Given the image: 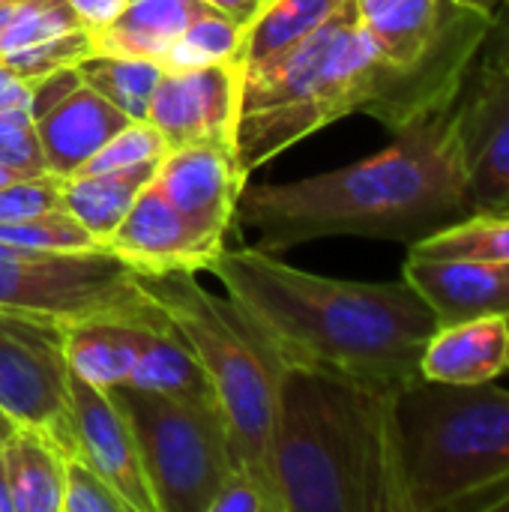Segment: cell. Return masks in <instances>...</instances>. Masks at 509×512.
<instances>
[{
    "instance_id": "obj_25",
    "label": "cell",
    "mask_w": 509,
    "mask_h": 512,
    "mask_svg": "<svg viewBox=\"0 0 509 512\" xmlns=\"http://www.w3.org/2000/svg\"><path fill=\"white\" fill-rule=\"evenodd\" d=\"M81 81L99 90L111 105H117L129 120H147L150 99L156 93V84L162 81L165 69L159 60L144 57H105L93 54L84 63H78Z\"/></svg>"
},
{
    "instance_id": "obj_34",
    "label": "cell",
    "mask_w": 509,
    "mask_h": 512,
    "mask_svg": "<svg viewBox=\"0 0 509 512\" xmlns=\"http://www.w3.org/2000/svg\"><path fill=\"white\" fill-rule=\"evenodd\" d=\"M63 207V180L54 174L42 177H15L0 186V225L33 219Z\"/></svg>"
},
{
    "instance_id": "obj_3",
    "label": "cell",
    "mask_w": 509,
    "mask_h": 512,
    "mask_svg": "<svg viewBox=\"0 0 509 512\" xmlns=\"http://www.w3.org/2000/svg\"><path fill=\"white\" fill-rule=\"evenodd\" d=\"M396 390L285 363L273 426L282 512H408L393 423Z\"/></svg>"
},
{
    "instance_id": "obj_6",
    "label": "cell",
    "mask_w": 509,
    "mask_h": 512,
    "mask_svg": "<svg viewBox=\"0 0 509 512\" xmlns=\"http://www.w3.org/2000/svg\"><path fill=\"white\" fill-rule=\"evenodd\" d=\"M408 512H453L509 474V390L414 378L393 396Z\"/></svg>"
},
{
    "instance_id": "obj_38",
    "label": "cell",
    "mask_w": 509,
    "mask_h": 512,
    "mask_svg": "<svg viewBox=\"0 0 509 512\" xmlns=\"http://www.w3.org/2000/svg\"><path fill=\"white\" fill-rule=\"evenodd\" d=\"M483 60H492V63H504L509 66V0L501 3L498 15H495V24L489 30V39L480 51Z\"/></svg>"
},
{
    "instance_id": "obj_35",
    "label": "cell",
    "mask_w": 509,
    "mask_h": 512,
    "mask_svg": "<svg viewBox=\"0 0 509 512\" xmlns=\"http://www.w3.org/2000/svg\"><path fill=\"white\" fill-rule=\"evenodd\" d=\"M210 512H279L273 498L243 471V468H234L228 474V480L219 486Z\"/></svg>"
},
{
    "instance_id": "obj_26",
    "label": "cell",
    "mask_w": 509,
    "mask_h": 512,
    "mask_svg": "<svg viewBox=\"0 0 509 512\" xmlns=\"http://www.w3.org/2000/svg\"><path fill=\"white\" fill-rule=\"evenodd\" d=\"M411 255L423 258H477L509 261V210L471 213L468 219L435 231L432 237L408 246Z\"/></svg>"
},
{
    "instance_id": "obj_44",
    "label": "cell",
    "mask_w": 509,
    "mask_h": 512,
    "mask_svg": "<svg viewBox=\"0 0 509 512\" xmlns=\"http://www.w3.org/2000/svg\"><path fill=\"white\" fill-rule=\"evenodd\" d=\"M12 429H15V423H12V420H9V417L0 411V447H3V441L12 435Z\"/></svg>"
},
{
    "instance_id": "obj_37",
    "label": "cell",
    "mask_w": 509,
    "mask_h": 512,
    "mask_svg": "<svg viewBox=\"0 0 509 512\" xmlns=\"http://www.w3.org/2000/svg\"><path fill=\"white\" fill-rule=\"evenodd\" d=\"M453 512H509V474L459 501Z\"/></svg>"
},
{
    "instance_id": "obj_20",
    "label": "cell",
    "mask_w": 509,
    "mask_h": 512,
    "mask_svg": "<svg viewBox=\"0 0 509 512\" xmlns=\"http://www.w3.org/2000/svg\"><path fill=\"white\" fill-rule=\"evenodd\" d=\"M147 333L150 330L114 321H84L63 327L66 366L72 375L93 387L126 384Z\"/></svg>"
},
{
    "instance_id": "obj_8",
    "label": "cell",
    "mask_w": 509,
    "mask_h": 512,
    "mask_svg": "<svg viewBox=\"0 0 509 512\" xmlns=\"http://www.w3.org/2000/svg\"><path fill=\"white\" fill-rule=\"evenodd\" d=\"M0 309L54 321H114L141 330L171 327L141 276L108 249L36 252L0 240Z\"/></svg>"
},
{
    "instance_id": "obj_28",
    "label": "cell",
    "mask_w": 509,
    "mask_h": 512,
    "mask_svg": "<svg viewBox=\"0 0 509 512\" xmlns=\"http://www.w3.org/2000/svg\"><path fill=\"white\" fill-rule=\"evenodd\" d=\"M0 240L21 246V249H36V252H93V249H102L99 240L63 207L42 213V216H33V219L0 225Z\"/></svg>"
},
{
    "instance_id": "obj_43",
    "label": "cell",
    "mask_w": 509,
    "mask_h": 512,
    "mask_svg": "<svg viewBox=\"0 0 509 512\" xmlns=\"http://www.w3.org/2000/svg\"><path fill=\"white\" fill-rule=\"evenodd\" d=\"M12 12H15V0H9V3L0 6V36H3V30H6V24H9V18H12Z\"/></svg>"
},
{
    "instance_id": "obj_1",
    "label": "cell",
    "mask_w": 509,
    "mask_h": 512,
    "mask_svg": "<svg viewBox=\"0 0 509 512\" xmlns=\"http://www.w3.org/2000/svg\"><path fill=\"white\" fill-rule=\"evenodd\" d=\"M471 213L447 108L408 123L390 147L345 168L294 183H246L231 231H252V246L267 252L339 234L414 246Z\"/></svg>"
},
{
    "instance_id": "obj_10",
    "label": "cell",
    "mask_w": 509,
    "mask_h": 512,
    "mask_svg": "<svg viewBox=\"0 0 509 512\" xmlns=\"http://www.w3.org/2000/svg\"><path fill=\"white\" fill-rule=\"evenodd\" d=\"M0 411L75 456L60 324L0 309Z\"/></svg>"
},
{
    "instance_id": "obj_39",
    "label": "cell",
    "mask_w": 509,
    "mask_h": 512,
    "mask_svg": "<svg viewBox=\"0 0 509 512\" xmlns=\"http://www.w3.org/2000/svg\"><path fill=\"white\" fill-rule=\"evenodd\" d=\"M0 105H27L30 108V81L21 78L0 60Z\"/></svg>"
},
{
    "instance_id": "obj_17",
    "label": "cell",
    "mask_w": 509,
    "mask_h": 512,
    "mask_svg": "<svg viewBox=\"0 0 509 512\" xmlns=\"http://www.w3.org/2000/svg\"><path fill=\"white\" fill-rule=\"evenodd\" d=\"M126 123L129 117L117 105L81 81L72 93L36 117V135L48 174L60 180L78 174L93 159V153H99V147Z\"/></svg>"
},
{
    "instance_id": "obj_15",
    "label": "cell",
    "mask_w": 509,
    "mask_h": 512,
    "mask_svg": "<svg viewBox=\"0 0 509 512\" xmlns=\"http://www.w3.org/2000/svg\"><path fill=\"white\" fill-rule=\"evenodd\" d=\"M249 171L228 141L174 147L156 168V186L201 231L228 237Z\"/></svg>"
},
{
    "instance_id": "obj_12",
    "label": "cell",
    "mask_w": 509,
    "mask_h": 512,
    "mask_svg": "<svg viewBox=\"0 0 509 512\" xmlns=\"http://www.w3.org/2000/svg\"><path fill=\"white\" fill-rule=\"evenodd\" d=\"M102 249L117 255L138 276L198 273L216 261V255L225 249V237L207 234L192 225L168 201L156 180H150L132 201L123 222L102 243Z\"/></svg>"
},
{
    "instance_id": "obj_41",
    "label": "cell",
    "mask_w": 509,
    "mask_h": 512,
    "mask_svg": "<svg viewBox=\"0 0 509 512\" xmlns=\"http://www.w3.org/2000/svg\"><path fill=\"white\" fill-rule=\"evenodd\" d=\"M0 512H15L12 480H9V468H6V462H3V453H0Z\"/></svg>"
},
{
    "instance_id": "obj_40",
    "label": "cell",
    "mask_w": 509,
    "mask_h": 512,
    "mask_svg": "<svg viewBox=\"0 0 509 512\" xmlns=\"http://www.w3.org/2000/svg\"><path fill=\"white\" fill-rule=\"evenodd\" d=\"M207 6H213V9H219L222 15H228V18H234L240 27L252 18V12L258 9V3L261 0H204Z\"/></svg>"
},
{
    "instance_id": "obj_4",
    "label": "cell",
    "mask_w": 509,
    "mask_h": 512,
    "mask_svg": "<svg viewBox=\"0 0 509 512\" xmlns=\"http://www.w3.org/2000/svg\"><path fill=\"white\" fill-rule=\"evenodd\" d=\"M369 114L396 129V84L363 33L351 0L297 45L240 66L234 147L252 174L318 129Z\"/></svg>"
},
{
    "instance_id": "obj_9",
    "label": "cell",
    "mask_w": 509,
    "mask_h": 512,
    "mask_svg": "<svg viewBox=\"0 0 509 512\" xmlns=\"http://www.w3.org/2000/svg\"><path fill=\"white\" fill-rule=\"evenodd\" d=\"M108 390L132 423L156 512H210L219 486L237 468L219 405L180 402L135 384Z\"/></svg>"
},
{
    "instance_id": "obj_29",
    "label": "cell",
    "mask_w": 509,
    "mask_h": 512,
    "mask_svg": "<svg viewBox=\"0 0 509 512\" xmlns=\"http://www.w3.org/2000/svg\"><path fill=\"white\" fill-rule=\"evenodd\" d=\"M78 27L81 24L66 0H15V12L0 36V57Z\"/></svg>"
},
{
    "instance_id": "obj_5",
    "label": "cell",
    "mask_w": 509,
    "mask_h": 512,
    "mask_svg": "<svg viewBox=\"0 0 509 512\" xmlns=\"http://www.w3.org/2000/svg\"><path fill=\"white\" fill-rule=\"evenodd\" d=\"M141 285L201 360L228 423L237 468L282 512L273 477V426L285 360L231 297H216L195 273L141 276Z\"/></svg>"
},
{
    "instance_id": "obj_19",
    "label": "cell",
    "mask_w": 509,
    "mask_h": 512,
    "mask_svg": "<svg viewBox=\"0 0 509 512\" xmlns=\"http://www.w3.org/2000/svg\"><path fill=\"white\" fill-rule=\"evenodd\" d=\"M207 9L213 6L204 0H129L108 27L90 33L93 51L105 57L162 60L180 33Z\"/></svg>"
},
{
    "instance_id": "obj_22",
    "label": "cell",
    "mask_w": 509,
    "mask_h": 512,
    "mask_svg": "<svg viewBox=\"0 0 509 512\" xmlns=\"http://www.w3.org/2000/svg\"><path fill=\"white\" fill-rule=\"evenodd\" d=\"M156 168L159 165H138L126 171L72 174L63 180V210L72 213L102 246L123 222L138 192L153 180Z\"/></svg>"
},
{
    "instance_id": "obj_11",
    "label": "cell",
    "mask_w": 509,
    "mask_h": 512,
    "mask_svg": "<svg viewBox=\"0 0 509 512\" xmlns=\"http://www.w3.org/2000/svg\"><path fill=\"white\" fill-rule=\"evenodd\" d=\"M453 123L474 210H509V66L477 57L453 102Z\"/></svg>"
},
{
    "instance_id": "obj_23",
    "label": "cell",
    "mask_w": 509,
    "mask_h": 512,
    "mask_svg": "<svg viewBox=\"0 0 509 512\" xmlns=\"http://www.w3.org/2000/svg\"><path fill=\"white\" fill-rule=\"evenodd\" d=\"M0 453L9 468L15 512H60L66 456L45 435L15 426Z\"/></svg>"
},
{
    "instance_id": "obj_24",
    "label": "cell",
    "mask_w": 509,
    "mask_h": 512,
    "mask_svg": "<svg viewBox=\"0 0 509 512\" xmlns=\"http://www.w3.org/2000/svg\"><path fill=\"white\" fill-rule=\"evenodd\" d=\"M345 0H261L252 18L240 27L237 66H255L297 45L321 27Z\"/></svg>"
},
{
    "instance_id": "obj_33",
    "label": "cell",
    "mask_w": 509,
    "mask_h": 512,
    "mask_svg": "<svg viewBox=\"0 0 509 512\" xmlns=\"http://www.w3.org/2000/svg\"><path fill=\"white\" fill-rule=\"evenodd\" d=\"M60 512H132L129 504L105 483L87 462L66 456L63 465V504Z\"/></svg>"
},
{
    "instance_id": "obj_30",
    "label": "cell",
    "mask_w": 509,
    "mask_h": 512,
    "mask_svg": "<svg viewBox=\"0 0 509 512\" xmlns=\"http://www.w3.org/2000/svg\"><path fill=\"white\" fill-rule=\"evenodd\" d=\"M168 153L165 138L147 120H129L120 132H114L99 153L78 174H102V171H126L138 165H159Z\"/></svg>"
},
{
    "instance_id": "obj_32",
    "label": "cell",
    "mask_w": 509,
    "mask_h": 512,
    "mask_svg": "<svg viewBox=\"0 0 509 512\" xmlns=\"http://www.w3.org/2000/svg\"><path fill=\"white\" fill-rule=\"evenodd\" d=\"M0 165L12 168L21 177L48 174L36 120L27 105H0Z\"/></svg>"
},
{
    "instance_id": "obj_45",
    "label": "cell",
    "mask_w": 509,
    "mask_h": 512,
    "mask_svg": "<svg viewBox=\"0 0 509 512\" xmlns=\"http://www.w3.org/2000/svg\"><path fill=\"white\" fill-rule=\"evenodd\" d=\"M15 177H21V174H15L12 168H6V165H0V186H6V183H12Z\"/></svg>"
},
{
    "instance_id": "obj_7",
    "label": "cell",
    "mask_w": 509,
    "mask_h": 512,
    "mask_svg": "<svg viewBox=\"0 0 509 512\" xmlns=\"http://www.w3.org/2000/svg\"><path fill=\"white\" fill-rule=\"evenodd\" d=\"M396 84V129L453 108L477 63L492 15L459 0H351Z\"/></svg>"
},
{
    "instance_id": "obj_27",
    "label": "cell",
    "mask_w": 509,
    "mask_h": 512,
    "mask_svg": "<svg viewBox=\"0 0 509 512\" xmlns=\"http://www.w3.org/2000/svg\"><path fill=\"white\" fill-rule=\"evenodd\" d=\"M237 54H240V24L222 15L219 9H207L162 54L159 66L165 72H186L216 63H237Z\"/></svg>"
},
{
    "instance_id": "obj_21",
    "label": "cell",
    "mask_w": 509,
    "mask_h": 512,
    "mask_svg": "<svg viewBox=\"0 0 509 512\" xmlns=\"http://www.w3.org/2000/svg\"><path fill=\"white\" fill-rule=\"evenodd\" d=\"M126 384H135L141 390H153L180 402L219 405L201 360L186 345V339L174 330V324L165 330H150L144 336L135 369Z\"/></svg>"
},
{
    "instance_id": "obj_13",
    "label": "cell",
    "mask_w": 509,
    "mask_h": 512,
    "mask_svg": "<svg viewBox=\"0 0 509 512\" xmlns=\"http://www.w3.org/2000/svg\"><path fill=\"white\" fill-rule=\"evenodd\" d=\"M75 456L87 462L132 512H156L132 423L108 387H93L69 372Z\"/></svg>"
},
{
    "instance_id": "obj_31",
    "label": "cell",
    "mask_w": 509,
    "mask_h": 512,
    "mask_svg": "<svg viewBox=\"0 0 509 512\" xmlns=\"http://www.w3.org/2000/svg\"><path fill=\"white\" fill-rule=\"evenodd\" d=\"M93 36L78 27V30H69V33H60L54 39H45V42H36V45H27L21 51H12L6 57H0L9 69H15L21 78H39V75H48L54 69H66V66H78L84 63L87 57H93Z\"/></svg>"
},
{
    "instance_id": "obj_2",
    "label": "cell",
    "mask_w": 509,
    "mask_h": 512,
    "mask_svg": "<svg viewBox=\"0 0 509 512\" xmlns=\"http://www.w3.org/2000/svg\"><path fill=\"white\" fill-rule=\"evenodd\" d=\"M207 270L285 363L384 387L420 378V357L438 330V315L405 276L399 282L330 279L258 246L222 249Z\"/></svg>"
},
{
    "instance_id": "obj_36",
    "label": "cell",
    "mask_w": 509,
    "mask_h": 512,
    "mask_svg": "<svg viewBox=\"0 0 509 512\" xmlns=\"http://www.w3.org/2000/svg\"><path fill=\"white\" fill-rule=\"evenodd\" d=\"M78 18V24L87 30V33H99L102 27H108L129 0H66Z\"/></svg>"
},
{
    "instance_id": "obj_14",
    "label": "cell",
    "mask_w": 509,
    "mask_h": 512,
    "mask_svg": "<svg viewBox=\"0 0 509 512\" xmlns=\"http://www.w3.org/2000/svg\"><path fill=\"white\" fill-rule=\"evenodd\" d=\"M240 111V66L216 63L186 72H165L147 108V123L159 129L168 150L228 141L234 144Z\"/></svg>"
},
{
    "instance_id": "obj_42",
    "label": "cell",
    "mask_w": 509,
    "mask_h": 512,
    "mask_svg": "<svg viewBox=\"0 0 509 512\" xmlns=\"http://www.w3.org/2000/svg\"><path fill=\"white\" fill-rule=\"evenodd\" d=\"M459 3H465V6H471V9H477V12H486V15H492V18H495L504 0H459Z\"/></svg>"
},
{
    "instance_id": "obj_18",
    "label": "cell",
    "mask_w": 509,
    "mask_h": 512,
    "mask_svg": "<svg viewBox=\"0 0 509 512\" xmlns=\"http://www.w3.org/2000/svg\"><path fill=\"white\" fill-rule=\"evenodd\" d=\"M507 372V318L444 324L426 342V351L420 357V375L441 384H492Z\"/></svg>"
},
{
    "instance_id": "obj_16",
    "label": "cell",
    "mask_w": 509,
    "mask_h": 512,
    "mask_svg": "<svg viewBox=\"0 0 509 512\" xmlns=\"http://www.w3.org/2000/svg\"><path fill=\"white\" fill-rule=\"evenodd\" d=\"M402 276L435 309L438 327L477 318L509 321V261L423 258L408 252Z\"/></svg>"
},
{
    "instance_id": "obj_46",
    "label": "cell",
    "mask_w": 509,
    "mask_h": 512,
    "mask_svg": "<svg viewBox=\"0 0 509 512\" xmlns=\"http://www.w3.org/2000/svg\"><path fill=\"white\" fill-rule=\"evenodd\" d=\"M3 3H9V0H0V6H3Z\"/></svg>"
}]
</instances>
